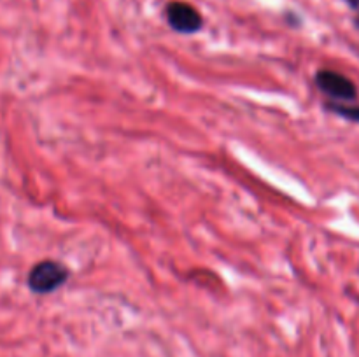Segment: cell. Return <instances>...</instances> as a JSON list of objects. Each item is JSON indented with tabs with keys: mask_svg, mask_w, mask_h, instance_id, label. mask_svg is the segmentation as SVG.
<instances>
[{
	"mask_svg": "<svg viewBox=\"0 0 359 357\" xmlns=\"http://www.w3.org/2000/svg\"><path fill=\"white\" fill-rule=\"evenodd\" d=\"M69 280V268L55 259H42L35 262L28 273L27 284L32 293L51 294Z\"/></svg>",
	"mask_w": 359,
	"mask_h": 357,
	"instance_id": "6da1fadb",
	"label": "cell"
},
{
	"mask_svg": "<svg viewBox=\"0 0 359 357\" xmlns=\"http://www.w3.org/2000/svg\"><path fill=\"white\" fill-rule=\"evenodd\" d=\"M316 84H318L319 90L325 94H328L330 98H333V102H353L358 97V88L349 77H346L344 74L337 72V70L323 69L316 74Z\"/></svg>",
	"mask_w": 359,
	"mask_h": 357,
	"instance_id": "7a4b0ae2",
	"label": "cell"
},
{
	"mask_svg": "<svg viewBox=\"0 0 359 357\" xmlns=\"http://www.w3.org/2000/svg\"><path fill=\"white\" fill-rule=\"evenodd\" d=\"M168 24L179 34H195L203 27V18L195 6L182 0H172L165 9Z\"/></svg>",
	"mask_w": 359,
	"mask_h": 357,
	"instance_id": "3957f363",
	"label": "cell"
},
{
	"mask_svg": "<svg viewBox=\"0 0 359 357\" xmlns=\"http://www.w3.org/2000/svg\"><path fill=\"white\" fill-rule=\"evenodd\" d=\"M326 108L335 112V114L342 115V118L359 122V107H351V105L339 104V102H328V104H326Z\"/></svg>",
	"mask_w": 359,
	"mask_h": 357,
	"instance_id": "277c9868",
	"label": "cell"
},
{
	"mask_svg": "<svg viewBox=\"0 0 359 357\" xmlns=\"http://www.w3.org/2000/svg\"><path fill=\"white\" fill-rule=\"evenodd\" d=\"M351 9H359V0H346Z\"/></svg>",
	"mask_w": 359,
	"mask_h": 357,
	"instance_id": "5b68a950",
	"label": "cell"
}]
</instances>
